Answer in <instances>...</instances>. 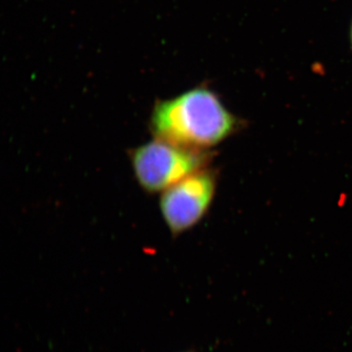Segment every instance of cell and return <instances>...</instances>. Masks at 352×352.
I'll return each mask as SVG.
<instances>
[{
    "instance_id": "7a4b0ae2",
    "label": "cell",
    "mask_w": 352,
    "mask_h": 352,
    "mask_svg": "<svg viewBox=\"0 0 352 352\" xmlns=\"http://www.w3.org/2000/svg\"><path fill=\"white\" fill-rule=\"evenodd\" d=\"M210 151L188 149L154 138L129 154L139 186L149 194H161L185 177L210 166Z\"/></svg>"
},
{
    "instance_id": "6da1fadb",
    "label": "cell",
    "mask_w": 352,
    "mask_h": 352,
    "mask_svg": "<svg viewBox=\"0 0 352 352\" xmlns=\"http://www.w3.org/2000/svg\"><path fill=\"white\" fill-rule=\"evenodd\" d=\"M242 124L219 95L206 85L157 100L149 120L154 138L201 151H210L239 131Z\"/></svg>"
},
{
    "instance_id": "277c9868",
    "label": "cell",
    "mask_w": 352,
    "mask_h": 352,
    "mask_svg": "<svg viewBox=\"0 0 352 352\" xmlns=\"http://www.w3.org/2000/svg\"><path fill=\"white\" fill-rule=\"evenodd\" d=\"M351 48H352V24H351Z\"/></svg>"
},
{
    "instance_id": "3957f363",
    "label": "cell",
    "mask_w": 352,
    "mask_h": 352,
    "mask_svg": "<svg viewBox=\"0 0 352 352\" xmlns=\"http://www.w3.org/2000/svg\"><path fill=\"white\" fill-rule=\"evenodd\" d=\"M217 170L208 166L162 192L160 210L173 236L187 232L206 217L217 194Z\"/></svg>"
}]
</instances>
